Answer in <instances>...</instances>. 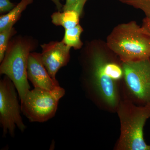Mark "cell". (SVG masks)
<instances>
[{"mask_svg": "<svg viewBox=\"0 0 150 150\" xmlns=\"http://www.w3.org/2000/svg\"><path fill=\"white\" fill-rule=\"evenodd\" d=\"M116 113L120 124V133L114 149L150 150L144 138V129L150 118V103L138 105L122 99Z\"/></svg>", "mask_w": 150, "mask_h": 150, "instance_id": "cell-3", "label": "cell"}, {"mask_svg": "<svg viewBox=\"0 0 150 150\" xmlns=\"http://www.w3.org/2000/svg\"><path fill=\"white\" fill-rule=\"evenodd\" d=\"M119 1L139 9L146 17L150 16V0H118Z\"/></svg>", "mask_w": 150, "mask_h": 150, "instance_id": "cell-14", "label": "cell"}, {"mask_svg": "<svg viewBox=\"0 0 150 150\" xmlns=\"http://www.w3.org/2000/svg\"><path fill=\"white\" fill-rule=\"evenodd\" d=\"M123 99L138 105L150 103V59L123 62Z\"/></svg>", "mask_w": 150, "mask_h": 150, "instance_id": "cell-5", "label": "cell"}, {"mask_svg": "<svg viewBox=\"0 0 150 150\" xmlns=\"http://www.w3.org/2000/svg\"><path fill=\"white\" fill-rule=\"evenodd\" d=\"M81 16L76 11H58L51 15V22L56 26H62L65 29H71L79 24Z\"/></svg>", "mask_w": 150, "mask_h": 150, "instance_id": "cell-11", "label": "cell"}, {"mask_svg": "<svg viewBox=\"0 0 150 150\" xmlns=\"http://www.w3.org/2000/svg\"><path fill=\"white\" fill-rule=\"evenodd\" d=\"M141 26L145 32L150 36V16L146 17L144 18Z\"/></svg>", "mask_w": 150, "mask_h": 150, "instance_id": "cell-17", "label": "cell"}, {"mask_svg": "<svg viewBox=\"0 0 150 150\" xmlns=\"http://www.w3.org/2000/svg\"><path fill=\"white\" fill-rule=\"evenodd\" d=\"M16 33V30L13 27L0 32V62L4 59L10 40Z\"/></svg>", "mask_w": 150, "mask_h": 150, "instance_id": "cell-13", "label": "cell"}, {"mask_svg": "<svg viewBox=\"0 0 150 150\" xmlns=\"http://www.w3.org/2000/svg\"><path fill=\"white\" fill-rule=\"evenodd\" d=\"M65 94L61 87L53 91L34 87L21 102V112L30 122H46L55 116L59 100Z\"/></svg>", "mask_w": 150, "mask_h": 150, "instance_id": "cell-6", "label": "cell"}, {"mask_svg": "<svg viewBox=\"0 0 150 150\" xmlns=\"http://www.w3.org/2000/svg\"><path fill=\"white\" fill-rule=\"evenodd\" d=\"M106 44L123 62L150 59V36L136 21L115 26L108 36Z\"/></svg>", "mask_w": 150, "mask_h": 150, "instance_id": "cell-4", "label": "cell"}, {"mask_svg": "<svg viewBox=\"0 0 150 150\" xmlns=\"http://www.w3.org/2000/svg\"><path fill=\"white\" fill-rule=\"evenodd\" d=\"M16 4L11 2V0H0V14L8 13L16 6Z\"/></svg>", "mask_w": 150, "mask_h": 150, "instance_id": "cell-16", "label": "cell"}, {"mask_svg": "<svg viewBox=\"0 0 150 150\" xmlns=\"http://www.w3.org/2000/svg\"><path fill=\"white\" fill-rule=\"evenodd\" d=\"M79 60L81 83L86 96L100 109L116 112L123 99V62L97 41L83 47Z\"/></svg>", "mask_w": 150, "mask_h": 150, "instance_id": "cell-1", "label": "cell"}, {"mask_svg": "<svg viewBox=\"0 0 150 150\" xmlns=\"http://www.w3.org/2000/svg\"><path fill=\"white\" fill-rule=\"evenodd\" d=\"M56 6L58 11H62L64 5L61 3V0H51Z\"/></svg>", "mask_w": 150, "mask_h": 150, "instance_id": "cell-18", "label": "cell"}, {"mask_svg": "<svg viewBox=\"0 0 150 150\" xmlns=\"http://www.w3.org/2000/svg\"><path fill=\"white\" fill-rule=\"evenodd\" d=\"M33 0H21L12 10L0 16V32L11 27L18 21L23 12Z\"/></svg>", "mask_w": 150, "mask_h": 150, "instance_id": "cell-10", "label": "cell"}, {"mask_svg": "<svg viewBox=\"0 0 150 150\" xmlns=\"http://www.w3.org/2000/svg\"><path fill=\"white\" fill-rule=\"evenodd\" d=\"M27 73L28 79L34 87L53 91L61 87L58 81L48 74L42 62L40 53L32 52L30 54Z\"/></svg>", "mask_w": 150, "mask_h": 150, "instance_id": "cell-9", "label": "cell"}, {"mask_svg": "<svg viewBox=\"0 0 150 150\" xmlns=\"http://www.w3.org/2000/svg\"><path fill=\"white\" fill-rule=\"evenodd\" d=\"M39 45L32 36H14L8 43L0 65V74L6 75L14 84L21 102L23 101L30 86L27 77V66L30 54Z\"/></svg>", "mask_w": 150, "mask_h": 150, "instance_id": "cell-2", "label": "cell"}, {"mask_svg": "<svg viewBox=\"0 0 150 150\" xmlns=\"http://www.w3.org/2000/svg\"><path fill=\"white\" fill-rule=\"evenodd\" d=\"M16 91L12 81L4 75L0 80V124L3 137L9 134L14 137L16 127L22 132L26 129L21 116V105Z\"/></svg>", "mask_w": 150, "mask_h": 150, "instance_id": "cell-7", "label": "cell"}, {"mask_svg": "<svg viewBox=\"0 0 150 150\" xmlns=\"http://www.w3.org/2000/svg\"><path fill=\"white\" fill-rule=\"evenodd\" d=\"M88 0H66L63 7V11L73 10L76 11L82 14L84 7Z\"/></svg>", "mask_w": 150, "mask_h": 150, "instance_id": "cell-15", "label": "cell"}, {"mask_svg": "<svg viewBox=\"0 0 150 150\" xmlns=\"http://www.w3.org/2000/svg\"><path fill=\"white\" fill-rule=\"evenodd\" d=\"M40 47L43 64L51 77L56 80V75L58 71L69 62L71 48L62 40L43 43L40 45Z\"/></svg>", "mask_w": 150, "mask_h": 150, "instance_id": "cell-8", "label": "cell"}, {"mask_svg": "<svg viewBox=\"0 0 150 150\" xmlns=\"http://www.w3.org/2000/svg\"><path fill=\"white\" fill-rule=\"evenodd\" d=\"M83 31V28L79 24L71 29H65L64 35L62 41L71 48L75 50L80 49L83 46L80 38Z\"/></svg>", "mask_w": 150, "mask_h": 150, "instance_id": "cell-12", "label": "cell"}]
</instances>
